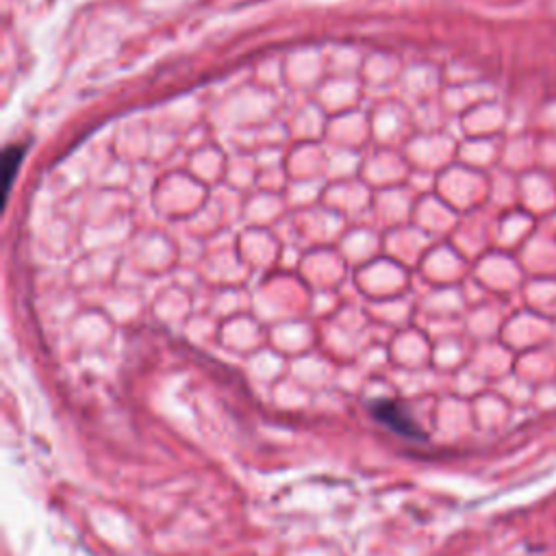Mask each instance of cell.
Segmentation results:
<instances>
[{
	"label": "cell",
	"instance_id": "cell-1",
	"mask_svg": "<svg viewBox=\"0 0 556 556\" xmlns=\"http://www.w3.org/2000/svg\"><path fill=\"white\" fill-rule=\"evenodd\" d=\"M374 417L380 419L382 424H387L389 428H393L395 432L400 434H406V437H419V428L415 426V421L410 419V415L395 402H389V400H378L374 406Z\"/></svg>",
	"mask_w": 556,
	"mask_h": 556
},
{
	"label": "cell",
	"instance_id": "cell-2",
	"mask_svg": "<svg viewBox=\"0 0 556 556\" xmlns=\"http://www.w3.org/2000/svg\"><path fill=\"white\" fill-rule=\"evenodd\" d=\"M22 154H24V146H9L7 148V152H4V182L7 185H11V180H13V172H15V167L20 165V161H22Z\"/></svg>",
	"mask_w": 556,
	"mask_h": 556
}]
</instances>
